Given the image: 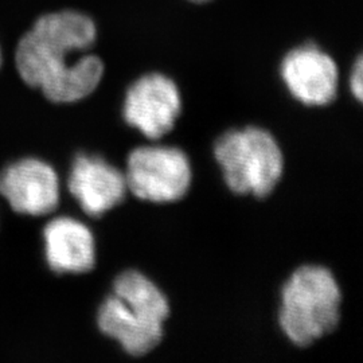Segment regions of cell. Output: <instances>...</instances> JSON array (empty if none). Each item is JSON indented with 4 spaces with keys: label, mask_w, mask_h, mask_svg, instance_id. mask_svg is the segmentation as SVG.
Instances as JSON below:
<instances>
[{
    "label": "cell",
    "mask_w": 363,
    "mask_h": 363,
    "mask_svg": "<svg viewBox=\"0 0 363 363\" xmlns=\"http://www.w3.org/2000/svg\"><path fill=\"white\" fill-rule=\"evenodd\" d=\"M181 112L179 88L162 73H148L136 79L123 104L127 124L151 140H159L172 130Z\"/></svg>",
    "instance_id": "5b68a950"
},
{
    "label": "cell",
    "mask_w": 363,
    "mask_h": 363,
    "mask_svg": "<svg viewBox=\"0 0 363 363\" xmlns=\"http://www.w3.org/2000/svg\"><path fill=\"white\" fill-rule=\"evenodd\" d=\"M96 39L97 27L86 13H46L18 43V73L52 103H77L96 91L104 76L103 60L86 52Z\"/></svg>",
    "instance_id": "6da1fadb"
},
{
    "label": "cell",
    "mask_w": 363,
    "mask_h": 363,
    "mask_svg": "<svg viewBox=\"0 0 363 363\" xmlns=\"http://www.w3.org/2000/svg\"><path fill=\"white\" fill-rule=\"evenodd\" d=\"M214 156L228 187L238 195L265 198L283 177L284 156L268 130L247 127L223 133Z\"/></svg>",
    "instance_id": "3957f363"
},
{
    "label": "cell",
    "mask_w": 363,
    "mask_h": 363,
    "mask_svg": "<svg viewBox=\"0 0 363 363\" xmlns=\"http://www.w3.org/2000/svg\"><path fill=\"white\" fill-rule=\"evenodd\" d=\"M340 304L342 292L331 271L304 265L283 286L279 325L295 346L308 347L335 331Z\"/></svg>",
    "instance_id": "7a4b0ae2"
},
{
    "label": "cell",
    "mask_w": 363,
    "mask_h": 363,
    "mask_svg": "<svg viewBox=\"0 0 363 363\" xmlns=\"http://www.w3.org/2000/svg\"><path fill=\"white\" fill-rule=\"evenodd\" d=\"M49 267L57 273H86L96 264V242L88 226L61 217L43 230Z\"/></svg>",
    "instance_id": "30bf717a"
},
{
    "label": "cell",
    "mask_w": 363,
    "mask_h": 363,
    "mask_svg": "<svg viewBox=\"0 0 363 363\" xmlns=\"http://www.w3.org/2000/svg\"><path fill=\"white\" fill-rule=\"evenodd\" d=\"M280 74L288 91L301 104L325 106L337 99V62L316 45L306 43L286 52Z\"/></svg>",
    "instance_id": "8992f818"
},
{
    "label": "cell",
    "mask_w": 363,
    "mask_h": 363,
    "mask_svg": "<svg viewBox=\"0 0 363 363\" xmlns=\"http://www.w3.org/2000/svg\"><path fill=\"white\" fill-rule=\"evenodd\" d=\"M190 1H193V3H198V4H202V3H208L210 0H190Z\"/></svg>",
    "instance_id": "4fadbf2b"
},
{
    "label": "cell",
    "mask_w": 363,
    "mask_h": 363,
    "mask_svg": "<svg viewBox=\"0 0 363 363\" xmlns=\"http://www.w3.org/2000/svg\"><path fill=\"white\" fill-rule=\"evenodd\" d=\"M67 187L78 205L91 217L116 208L128 193L124 174L96 155L79 154L70 169Z\"/></svg>",
    "instance_id": "ba28073f"
},
{
    "label": "cell",
    "mask_w": 363,
    "mask_h": 363,
    "mask_svg": "<svg viewBox=\"0 0 363 363\" xmlns=\"http://www.w3.org/2000/svg\"><path fill=\"white\" fill-rule=\"evenodd\" d=\"M97 325L100 331L121 346L132 357H143L162 342L163 325L152 322L133 310L113 294L99 308Z\"/></svg>",
    "instance_id": "9c48e42d"
},
{
    "label": "cell",
    "mask_w": 363,
    "mask_h": 363,
    "mask_svg": "<svg viewBox=\"0 0 363 363\" xmlns=\"http://www.w3.org/2000/svg\"><path fill=\"white\" fill-rule=\"evenodd\" d=\"M0 195L16 213L43 216L58 206L60 181L50 164L23 159L0 172Z\"/></svg>",
    "instance_id": "52a82bcc"
},
{
    "label": "cell",
    "mask_w": 363,
    "mask_h": 363,
    "mask_svg": "<svg viewBox=\"0 0 363 363\" xmlns=\"http://www.w3.org/2000/svg\"><path fill=\"white\" fill-rule=\"evenodd\" d=\"M128 191L152 203H171L189 193L193 169L177 147L147 145L133 150L124 172Z\"/></svg>",
    "instance_id": "277c9868"
},
{
    "label": "cell",
    "mask_w": 363,
    "mask_h": 363,
    "mask_svg": "<svg viewBox=\"0 0 363 363\" xmlns=\"http://www.w3.org/2000/svg\"><path fill=\"white\" fill-rule=\"evenodd\" d=\"M113 295L159 325L169 319V304L163 292L143 273L125 271L113 283Z\"/></svg>",
    "instance_id": "8fae6325"
},
{
    "label": "cell",
    "mask_w": 363,
    "mask_h": 363,
    "mask_svg": "<svg viewBox=\"0 0 363 363\" xmlns=\"http://www.w3.org/2000/svg\"><path fill=\"white\" fill-rule=\"evenodd\" d=\"M349 84H350L352 96L361 103L363 100V60L361 55L357 58L355 64L352 65Z\"/></svg>",
    "instance_id": "7c38bea8"
}]
</instances>
